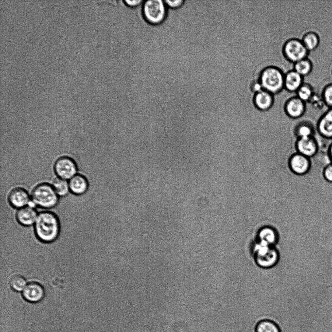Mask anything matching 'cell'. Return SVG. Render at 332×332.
I'll return each mask as SVG.
<instances>
[{"label":"cell","instance_id":"1","mask_svg":"<svg viewBox=\"0 0 332 332\" xmlns=\"http://www.w3.org/2000/svg\"><path fill=\"white\" fill-rule=\"evenodd\" d=\"M35 230L41 241L50 243L54 241L58 236L60 231L57 216L50 211L39 213L35 223Z\"/></svg>","mask_w":332,"mask_h":332},{"label":"cell","instance_id":"2","mask_svg":"<svg viewBox=\"0 0 332 332\" xmlns=\"http://www.w3.org/2000/svg\"><path fill=\"white\" fill-rule=\"evenodd\" d=\"M168 10L164 0H144L142 6L144 18L153 25L161 24L165 20Z\"/></svg>","mask_w":332,"mask_h":332},{"label":"cell","instance_id":"3","mask_svg":"<svg viewBox=\"0 0 332 332\" xmlns=\"http://www.w3.org/2000/svg\"><path fill=\"white\" fill-rule=\"evenodd\" d=\"M31 198L35 205L45 209L52 208L58 202V195L52 186L47 183L36 186L32 192Z\"/></svg>","mask_w":332,"mask_h":332},{"label":"cell","instance_id":"4","mask_svg":"<svg viewBox=\"0 0 332 332\" xmlns=\"http://www.w3.org/2000/svg\"><path fill=\"white\" fill-rule=\"evenodd\" d=\"M282 75L275 68H268L261 74V83L266 91L275 93L280 90L284 83Z\"/></svg>","mask_w":332,"mask_h":332},{"label":"cell","instance_id":"5","mask_svg":"<svg viewBox=\"0 0 332 332\" xmlns=\"http://www.w3.org/2000/svg\"><path fill=\"white\" fill-rule=\"evenodd\" d=\"M54 170L58 177L66 180L70 179L76 175L77 165L72 158L62 157L55 161Z\"/></svg>","mask_w":332,"mask_h":332},{"label":"cell","instance_id":"6","mask_svg":"<svg viewBox=\"0 0 332 332\" xmlns=\"http://www.w3.org/2000/svg\"><path fill=\"white\" fill-rule=\"evenodd\" d=\"M289 164L292 173L298 176L306 175L312 167L311 158L298 153L291 157Z\"/></svg>","mask_w":332,"mask_h":332},{"label":"cell","instance_id":"7","mask_svg":"<svg viewBox=\"0 0 332 332\" xmlns=\"http://www.w3.org/2000/svg\"><path fill=\"white\" fill-rule=\"evenodd\" d=\"M297 153L309 158L315 157L319 151V145L314 136L299 138L296 143Z\"/></svg>","mask_w":332,"mask_h":332},{"label":"cell","instance_id":"8","mask_svg":"<svg viewBox=\"0 0 332 332\" xmlns=\"http://www.w3.org/2000/svg\"><path fill=\"white\" fill-rule=\"evenodd\" d=\"M278 256L276 251L268 245H258L256 249V258L258 264L268 267L274 264Z\"/></svg>","mask_w":332,"mask_h":332},{"label":"cell","instance_id":"9","mask_svg":"<svg viewBox=\"0 0 332 332\" xmlns=\"http://www.w3.org/2000/svg\"><path fill=\"white\" fill-rule=\"evenodd\" d=\"M284 51L289 60L296 62L304 59L307 53L303 43L297 40L288 41L285 45Z\"/></svg>","mask_w":332,"mask_h":332},{"label":"cell","instance_id":"10","mask_svg":"<svg viewBox=\"0 0 332 332\" xmlns=\"http://www.w3.org/2000/svg\"><path fill=\"white\" fill-rule=\"evenodd\" d=\"M316 130L322 138L332 140V108L325 112L318 120Z\"/></svg>","mask_w":332,"mask_h":332},{"label":"cell","instance_id":"11","mask_svg":"<svg viewBox=\"0 0 332 332\" xmlns=\"http://www.w3.org/2000/svg\"><path fill=\"white\" fill-rule=\"evenodd\" d=\"M22 295L26 301L30 303H37L44 298L45 290L39 283L32 282L27 283L22 292Z\"/></svg>","mask_w":332,"mask_h":332},{"label":"cell","instance_id":"12","mask_svg":"<svg viewBox=\"0 0 332 332\" xmlns=\"http://www.w3.org/2000/svg\"><path fill=\"white\" fill-rule=\"evenodd\" d=\"M305 110L304 102L298 97L290 99L284 106L286 114L289 117L294 120L301 117L305 113Z\"/></svg>","mask_w":332,"mask_h":332},{"label":"cell","instance_id":"13","mask_svg":"<svg viewBox=\"0 0 332 332\" xmlns=\"http://www.w3.org/2000/svg\"><path fill=\"white\" fill-rule=\"evenodd\" d=\"M8 200L12 207L20 209L26 206L29 203L30 197L25 189L17 187L11 191L9 194Z\"/></svg>","mask_w":332,"mask_h":332},{"label":"cell","instance_id":"14","mask_svg":"<svg viewBox=\"0 0 332 332\" xmlns=\"http://www.w3.org/2000/svg\"><path fill=\"white\" fill-rule=\"evenodd\" d=\"M37 216L36 210L31 206L19 209L16 214L18 223L24 226H29L35 223Z\"/></svg>","mask_w":332,"mask_h":332},{"label":"cell","instance_id":"15","mask_svg":"<svg viewBox=\"0 0 332 332\" xmlns=\"http://www.w3.org/2000/svg\"><path fill=\"white\" fill-rule=\"evenodd\" d=\"M70 191L76 195L84 193L87 190L88 184L87 178L82 175H75L69 182Z\"/></svg>","mask_w":332,"mask_h":332},{"label":"cell","instance_id":"16","mask_svg":"<svg viewBox=\"0 0 332 332\" xmlns=\"http://www.w3.org/2000/svg\"><path fill=\"white\" fill-rule=\"evenodd\" d=\"M273 98L267 91L257 93L254 100V103L257 108L261 111H265L270 109L273 105Z\"/></svg>","mask_w":332,"mask_h":332},{"label":"cell","instance_id":"17","mask_svg":"<svg viewBox=\"0 0 332 332\" xmlns=\"http://www.w3.org/2000/svg\"><path fill=\"white\" fill-rule=\"evenodd\" d=\"M295 135L297 139L314 136L315 129L308 121L299 122L295 128Z\"/></svg>","mask_w":332,"mask_h":332},{"label":"cell","instance_id":"18","mask_svg":"<svg viewBox=\"0 0 332 332\" xmlns=\"http://www.w3.org/2000/svg\"><path fill=\"white\" fill-rule=\"evenodd\" d=\"M301 76L297 72H289L285 76L284 83L287 89L295 91L301 87Z\"/></svg>","mask_w":332,"mask_h":332},{"label":"cell","instance_id":"19","mask_svg":"<svg viewBox=\"0 0 332 332\" xmlns=\"http://www.w3.org/2000/svg\"><path fill=\"white\" fill-rule=\"evenodd\" d=\"M276 233L271 228H264L259 233L261 245L271 246L276 241Z\"/></svg>","mask_w":332,"mask_h":332},{"label":"cell","instance_id":"20","mask_svg":"<svg viewBox=\"0 0 332 332\" xmlns=\"http://www.w3.org/2000/svg\"><path fill=\"white\" fill-rule=\"evenodd\" d=\"M52 186L57 194L60 196L67 195L70 191L69 182L66 179L59 177L53 180Z\"/></svg>","mask_w":332,"mask_h":332},{"label":"cell","instance_id":"21","mask_svg":"<svg viewBox=\"0 0 332 332\" xmlns=\"http://www.w3.org/2000/svg\"><path fill=\"white\" fill-rule=\"evenodd\" d=\"M256 332H280V331L276 323L270 320H265L257 324Z\"/></svg>","mask_w":332,"mask_h":332},{"label":"cell","instance_id":"22","mask_svg":"<svg viewBox=\"0 0 332 332\" xmlns=\"http://www.w3.org/2000/svg\"><path fill=\"white\" fill-rule=\"evenodd\" d=\"M9 283L12 289L16 292H22L27 284L25 278L20 275L12 276L10 280Z\"/></svg>","mask_w":332,"mask_h":332},{"label":"cell","instance_id":"23","mask_svg":"<svg viewBox=\"0 0 332 332\" xmlns=\"http://www.w3.org/2000/svg\"><path fill=\"white\" fill-rule=\"evenodd\" d=\"M302 43L307 50H313L317 46L319 39L315 34L309 33L304 35Z\"/></svg>","mask_w":332,"mask_h":332},{"label":"cell","instance_id":"24","mask_svg":"<svg viewBox=\"0 0 332 332\" xmlns=\"http://www.w3.org/2000/svg\"><path fill=\"white\" fill-rule=\"evenodd\" d=\"M295 71L299 75H305L308 74L312 69L311 64L306 59H302L296 62L295 66Z\"/></svg>","mask_w":332,"mask_h":332},{"label":"cell","instance_id":"25","mask_svg":"<svg viewBox=\"0 0 332 332\" xmlns=\"http://www.w3.org/2000/svg\"><path fill=\"white\" fill-rule=\"evenodd\" d=\"M298 98L303 102L308 101L312 97V89L308 85L301 86L298 90Z\"/></svg>","mask_w":332,"mask_h":332},{"label":"cell","instance_id":"26","mask_svg":"<svg viewBox=\"0 0 332 332\" xmlns=\"http://www.w3.org/2000/svg\"><path fill=\"white\" fill-rule=\"evenodd\" d=\"M324 102L330 108H332V85L328 86L324 90Z\"/></svg>","mask_w":332,"mask_h":332},{"label":"cell","instance_id":"27","mask_svg":"<svg viewBox=\"0 0 332 332\" xmlns=\"http://www.w3.org/2000/svg\"><path fill=\"white\" fill-rule=\"evenodd\" d=\"M322 175L324 179L328 182L332 183V163L329 162L323 168Z\"/></svg>","mask_w":332,"mask_h":332},{"label":"cell","instance_id":"28","mask_svg":"<svg viewBox=\"0 0 332 332\" xmlns=\"http://www.w3.org/2000/svg\"><path fill=\"white\" fill-rule=\"evenodd\" d=\"M185 0H164L165 3L168 8L177 9L180 8L183 4Z\"/></svg>","mask_w":332,"mask_h":332},{"label":"cell","instance_id":"29","mask_svg":"<svg viewBox=\"0 0 332 332\" xmlns=\"http://www.w3.org/2000/svg\"><path fill=\"white\" fill-rule=\"evenodd\" d=\"M144 0H123L126 6L130 8H135L143 4Z\"/></svg>","mask_w":332,"mask_h":332},{"label":"cell","instance_id":"30","mask_svg":"<svg viewBox=\"0 0 332 332\" xmlns=\"http://www.w3.org/2000/svg\"><path fill=\"white\" fill-rule=\"evenodd\" d=\"M252 89L253 91L256 92L257 93L262 91V86L261 83L258 82H253L252 85Z\"/></svg>","mask_w":332,"mask_h":332},{"label":"cell","instance_id":"31","mask_svg":"<svg viewBox=\"0 0 332 332\" xmlns=\"http://www.w3.org/2000/svg\"><path fill=\"white\" fill-rule=\"evenodd\" d=\"M327 154L330 162L332 163V141L328 146Z\"/></svg>","mask_w":332,"mask_h":332}]
</instances>
